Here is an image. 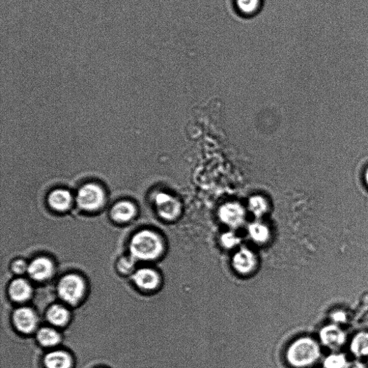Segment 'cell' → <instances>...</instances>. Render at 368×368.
Here are the masks:
<instances>
[{
  "label": "cell",
  "mask_w": 368,
  "mask_h": 368,
  "mask_svg": "<svg viewBox=\"0 0 368 368\" xmlns=\"http://www.w3.org/2000/svg\"><path fill=\"white\" fill-rule=\"evenodd\" d=\"M321 356L319 344L310 337H301L288 348L286 361L290 368H308L315 364Z\"/></svg>",
  "instance_id": "cell-1"
},
{
  "label": "cell",
  "mask_w": 368,
  "mask_h": 368,
  "mask_svg": "<svg viewBox=\"0 0 368 368\" xmlns=\"http://www.w3.org/2000/svg\"><path fill=\"white\" fill-rule=\"evenodd\" d=\"M130 250L131 256L135 260L153 261L161 256L163 245L156 233L144 231L132 238Z\"/></svg>",
  "instance_id": "cell-2"
},
{
  "label": "cell",
  "mask_w": 368,
  "mask_h": 368,
  "mask_svg": "<svg viewBox=\"0 0 368 368\" xmlns=\"http://www.w3.org/2000/svg\"><path fill=\"white\" fill-rule=\"evenodd\" d=\"M105 200L103 189L95 184L82 186L77 194L78 205L84 210L95 211L101 208Z\"/></svg>",
  "instance_id": "cell-3"
},
{
  "label": "cell",
  "mask_w": 368,
  "mask_h": 368,
  "mask_svg": "<svg viewBox=\"0 0 368 368\" xmlns=\"http://www.w3.org/2000/svg\"><path fill=\"white\" fill-rule=\"evenodd\" d=\"M154 203L158 215L165 221H175L182 214V203L171 194L159 192L154 196Z\"/></svg>",
  "instance_id": "cell-4"
},
{
  "label": "cell",
  "mask_w": 368,
  "mask_h": 368,
  "mask_svg": "<svg viewBox=\"0 0 368 368\" xmlns=\"http://www.w3.org/2000/svg\"><path fill=\"white\" fill-rule=\"evenodd\" d=\"M58 292L64 301L71 304H75L84 294V282L81 278L76 275H67L60 280Z\"/></svg>",
  "instance_id": "cell-5"
},
{
  "label": "cell",
  "mask_w": 368,
  "mask_h": 368,
  "mask_svg": "<svg viewBox=\"0 0 368 368\" xmlns=\"http://www.w3.org/2000/svg\"><path fill=\"white\" fill-rule=\"evenodd\" d=\"M220 221L233 230L242 226L246 219V212L244 207L236 202L226 203L218 211Z\"/></svg>",
  "instance_id": "cell-6"
},
{
  "label": "cell",
  "mask_w": 368,
  "mask_h": 368,
  "mask_svg": "<svg viewBox=\"0 0 368 368\" xmlns=\"http://www.w3.org/2000/svg\"><path fill=\"white\" fill-rule=\"evenodd\" d=\"M232 264L240 274L250 273L257 264L256 254L247 247H241L234 254Z\"/></svg>",
  "instance_id": "cell-7"
},
{
  "label": "cell",
  "mask_w": 368,
  "mask_h": 368,
  "mask_svg": "<svg viewBox=\"0 0 368 368\" xmlns=\"http://www.w3.org/2000/svg\"><path fill=\"white\" fill-rule=\"evenodd\" d=\"M322 343L332 350L342 347L346 341L345 332L336 325H329L324 327L320 332Z\"/></svg>",
  "instance_id": "cell-8"
},
{
  "label": "cell",
  "mask_w": 368,
  "mask_h": 368,
  "mask_svg": "<svg viewBox=\"0 0 368 368\" xmlns=\"http://www.w3.org/2000/svg\"><path fill=\"white\" fill-rule=\"evenodd\" d=\"M14 323L23 333H31L37 325V318L34 311L28 308H20L15 311L13 315Z\"/></svg>",
  "instance_id": "cell-9"
},
{
  "label": "cell",
  "mask_w": 368,
  "mask_h": 368,
  "mask_svg": "<svg viewBox=\"0 0 368 368\" xmlns=\"http://www.w3.org/2000/svg\"><path fill=\"white\" fill-rule=\"evenodd\" d=\"M135 285L144 290H154L158 287L160 282L158 274L150 268H141L133 275Z\"/></svg>",
  "instance_id": "cell-10"
},
{
  "label": "cell",
  "mask_w": 368,
  "mask_h": 368,
  "mask_svg": "<svg viewBox=\"0 0 368 368\" xmlns=\"http://www.w3.org/2000/svg\"><path fill=\"white\" fill-rule=\"evenodd\" d=\"M53 266L50 261L46 258H39L28 266L27 272L30 276L39 281L48 279L53 274Z\"/></svg>",
  "instance_id": "cell-11"
},
{
  "label": "cell",
  "mask_w": 368,
  "mask_h": 368,
  "mask_svg": "<svg viewBox=\"0 0 368 368\" xmlns=\"http://www.w3.org/2000/svg\"><path fill=\"white\" fill-rule=\"evenodd\" d=\"M71 203L72 196L67 190H55L48 196V203L50 207L56 211L64 212L67 210Z\"/></svg>",
  "instance_id": "cell-12"
},
{
  "label": "cell",
  "mask_w": 368,
  "mask_h": 368,
  "mask_svg": "<svg viewBox=\"0 0 368 368\" xmlns=\"http://www.w3.org/2000/svg\"><path fill=\"white\" fill-rule=\"evenodd\" d=\"M247 233L250 239L258 244L266 243L270 238L268 226L261 221H254L248 225Z\"/></svg>",
  "instance_id": "cell-13"
},
{
  "label": "cell",
  "mask_w": 368,
  "mask_h": 368,
  "mask_svg": "<svg viewBox=\"0 0 368 368\" xmlns=\"http://www.w3.org/2000/svg\"><path fill=\"white\" fill-rule=\"evenodd\" d=\"M9 292L14 301L22 302L31 297L32 289L26 280L17 279L12 282Z\"/></svg>",
  "instance_id": "cell-14"
},
{
  "label": "cell",
  "mask_w": 368,
  "mask_h": 368,
  "mask_svg": "<svg viewBox=\"0 0 368 368\" xmlns=\"http://www.w3.org/2000/svg\"><path fill=\"white\" fill-rule=\"evenodd\" d=\"M136 208L130 202H121L113 207L111 214V217L117 222H126L130 221L135 215Z\"/></svg>",
  "instance_id": "cell-15"
},
{
  "label": "cell",
  "mask_w": 368,
  "mask_h": 368,
  "mask_svg": "<svg viewBox=\"0 0 368 368\" xmlns=\"http://www.w3.org/2000/svg\"><path fill=\"white\" fill-rule=\"evenodd\" d=\"M45 364L47 368H70L71 360L67 353L55 351L46 355Z\"/></svg>",
  "instance_id": "cell-16"
},
{
  "label": "cell",
  "mask_w": 368,
  "mask_h": 368,
  "mask_svg": "<svg viewBox=\"0 0 368 368\" xmlns=\"http://www.w3.org/2000/svg\"><path fill=\"white\" fill-rule=\"evenodd\" d=\"M350 350L357 357L368 356V332H359L353 338Z\"/></svg>",
  "instance_id": "cell-17"
},
{
  "label": "cell",
  "mask_w": 368,
  "mask_h": 368,
  "mask_svg": "<svg viewBox=\"0 0 368 368\" xmlns=\"http://www.w3.org/2000/svg\"><path fill=\"white\" fill-rule=\"evenodd\" d=\"M250 212L258 219L264 217L268 210V204L263 196L254 195L248 201Z\"/></svg>",
  "instance_id": "cell-18"
},
{
  "label": "cell",
  "mask_w": 368,
  "mask_h": 368,
  "mask_svg": "<svg viewBox=\"0 0 368 368\" xmlns=\"http://www.w3.org/2000/svg\"><path fill=\"white\" fill-rule=\"evenodd\" d=\"M48 321L55 326H64L69 320L67 309L60 305H54L48 311Z\"/></svg>",
  "instance_id": "cell-19"
},
{
  "label": "cell",
  "mask_w": 368,
  "mask_h": 368,
  "mask_svg": "<svg viewBox=\"0 0 368 368\" xmlns=\"http://www.w3.org/2000/svg\"><path fill=\"white\" fill-rule=\"evenodd\" d=\"M39 342L45 347H52L60 341V335L57 332L50 328H43L37 334Z\"/></svg>",
  "instance_id": "cell-20"
},
{
  "label": "cell",
  "mask_w": 368,
  "mask_h": 368,
  "mask_svg": "<svg viewBox=\"0 0 368 368\" xmlns=\"http://www.w3.org/2000/svg\"><path fill=\"white\" fill-rule=\"evenodd\" d=\"M348 362L343 354L333 353L328 355L324 360V368H346Z\"/></svg>",
  "instance_id": "cell-21"
},
{
  "label": "cell",
  "mask_w": 368,
  "mask_h": 368,
  "mask_svg": "<svg viewBox=\"0 0 368 368\" xmlns=\"http://www.w3.org/2000/svg\"><path fill=\"white\" fill-rule=\"evenodd\" d=\"M219 240L222 246L228 250L236 248L241 243L240 237L233 231L224 233Z\"/></svg>",
  "instance_id": "cell-22"
},
{
  "label": "cell",
  "mask_w": 368,
  "mask_h": 368,
  "mask_svg": "<svg viewBox=\"0 0 368 368\" xmlns=\"http://www.w3.org/2000/svg\"><path fill=\"white\" fill-rule=\"evenodd\" d=\"M260 0H237L238 10L244 14H252L259 7Z\"/></svg>",
  "instance_id": "cell-23"
},
{
  "label": "cell",
  "mask_w": 368,
  "mask_h": 368,
  "mask_svg": "<svg viewBox=\"0 0 368 368\" xmlns=\"http://www.w3.org/2000/svg\"><path fill=\"white\" fill-rule=\"evenodd\" d=\"M135 261L132 257L122 259L118 264L119 270L124 273L130 272L135 266Z\"/></svg>",
  "instance_id": "cell-24"
},
{
  "label": "cell",
  "mask_w": 368,
  "mask_h": 368,
  "mask_svg": "<svg viewBox=\"0 0 368 368\" xmlns=\"http://www.w3.org/2000/svg\"><path fill=\"white\" fill-rule=\"evenodd\" d=\"M14 272L18 274L24 273L28 269V266L22 261H17L13 265Z\"/></svg>",
  "instance_id": "cell-25"
},
{
  "label": "cell",
  "mask_w": 368,
  "mask_h": 368,
  "mask_svg": "<svg viewBox=\"0 0 368 368\" xmlns=\"http://www.w3.org/2000/svg\"><path fill=\"white\" fill-rule=\"evenodd\" d=\"M346 368H367L366 365L360 361L349 362Z\"/></svg>",
  "instance_id": "cell-26"
},
{
  "label": "cell",
  "mask_w": 368,
  "mask_h": 368,
  "mask_svg": "<svg viewBox=\"0 0 368 368\" xmlns=\"http://www.w3.org/2000/svg\"><path fill=\"white\" fill-rule=\"evenodd\" d=\"M364 180L367 185L368 186V168L366 169V171L364 172Z\"/></svg>",
  "instance_id": "cell-27"
}]
</instances>
